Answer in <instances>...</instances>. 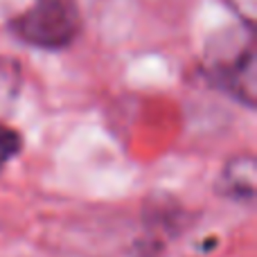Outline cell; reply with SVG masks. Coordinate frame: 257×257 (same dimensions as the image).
Here are the masks:
<instances>
[{
  "label": "cell",
  "instance_id": "1",
  "mask_svg": "<svg viewBox=\"0 0 257 257\" xmlns=\"http://www.w3.org/2000/svg\"><path fill=\"white\" fill-rule=\"evenodd\" d=\"M208 72L230 97L253 108L257 97V52L253 27L221 34L208 50Z\"/></svg>",
  "mask_w": 257,
  "mask_h": 257
},
{
  "label": "cell",
  "instance_id": "2",
  "mask_svg": "<svg viewBox=\"0 0 257 257\" xmlns=\"http://www.w3.org/2000/svg\"><path fill=\"white\" fill-rule=\"evenodd\" d=\"M12 27L25 43L59 50L70 45L79 32V12L75 0H34V5L23 12Z\"/></svg>",
  "mask_w": 257,
  "mask_h": 257
},
{
  "label": "cell",
  "instance_id": "3",
  "mask_svg": "<svg viewBox=\"0 0 257 257\" xmlns=\"http://www.w3.org/2000/svg\"><path fill=\"white\" fill-rule=\"evenodd\" d=\"M219 194L237 203H253L257 190V165L253 154H239L230 158L219 172Z\"/></svg>",
  "mask_w": 257,
  "mask_h": 257
},
{
  "label": "cell",
  "instance_id": "4",
  "mask_svg": "<svg viewBox=\"0 0 257 257\" xmlns=\"http://www.w3.org/2000/svg\"><path fill=\"white\" fill-rule=\"evenodd\" d=\"M21 66L9 57H0V111L9 106L21 93Z\"/></svg>",
  "mask_w": 257,
  "mask_h": 257
},
{
  "label": "cell",
  "instance_id": "5",
  "mask_svg": "<svg viewBox=\"0 0 257 257\" xmlns=\"http://www.w3.org/2000/svg\"><path fill=\"white\" fill-rule=\"evenodd\" d=\"M21 149H23V136L14 126L0 122V174L21 154Z\"/></svg>",
  "mask_w": 257,
  "mask_h": 257
},
{
  "label": "cell",
  "instance_id": "6",
  "mask_svg": "<svg viewBox=\"0 0 257 257\" xmlns=\"http://www.w3.org/2000/svg\"><path fill=\"white\" fill-rule=\"evenodd\" d=\"M232 12L239 16V21L244 25L253 27L255 25V18H257V0H223Z\"/></svg>",
  "mask_w": 257,
  "mask_h": 257
}]
</instances>
